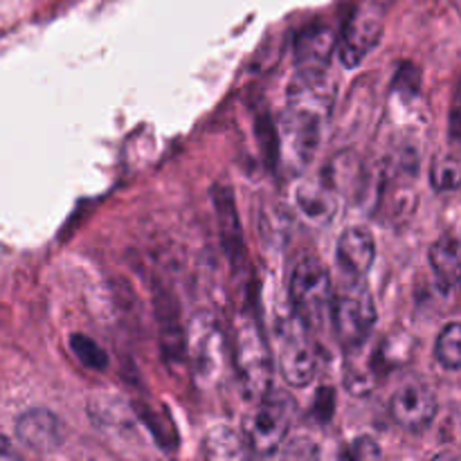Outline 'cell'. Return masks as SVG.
Here are the masks:
<instances>
[{"label": "cell", "mask_w": 461, "mask_h": 461, "mask_svg": "<svg viewBox=\"0 0 461 461\" xmlns=\"http://www.w3.org/2000/svg\"><path fill=\"white\" fill-rule=\"evenodd\" d=\"M225 338L210 313H198L187 329V356L201 385H212L225 369Z\"/></svg>", "instance_id": "5b68a950"}, {"label": "cell", "mask_w": 461, "mask_h": 461, "mask_svg": "<svg viewBox=\"0 0 461 461\" xmlns=\"http://www.w3.org/2000/svg\"><path fill=\"white\" fill-rule=\"evenodd\" d=\"M342 457L345 459H381L383 450L374 437H358V439L351 441L345 450H342Z\"/></svg>", "instance_id": "7402d4cb"}, {"label": "cell", "mask_w": 461, "mask_h": 461, "mask_svg": "<svg viewBox=\"0 0 461 461\" xmlns=\"http://www.w3.org/2000/svg\"><path fill=\"white\" fill-rule=\"evenodd\" d=\"M338 39L327 25H311L295 39L297 70H327Z\"/></svg>", "instance_id": "5bb4252c"}, {"label": "cell", "mask_w": 461, "mask_h": 461, "mask_svg": "<svg viewBox=\"0 0 461 461\" xmlns=\"http://www.w3.org/2000/svg\"><path fill=\"white\" fill-rule=\"evenodd\" d=\"M279 367L293 387H306L318 374V354L309 338L300 331L284 333L279 347Z\"/></svg>", "instance_id": "8fae6325"}, {"label": "cell", "mask_w": 461, "mask_h": 461, "mask_svg": "<svg viewBox=\"0 0 461 461\" xmlns=\"http://www.w3.org/2000/svg\"><path fill=\"white\" fill-rule=\"evenodd\" d=\"M383 16H385V7H381L378 0H369V5H363L351 14L338 39V57L342 66L358 68L381 43Z\"/></svg>", "instance_id": "8992f818"}, {"label": "cell", "mask_w": 461, "mask_h": 461, "mask_svg": "<svg viewBox=\"0 0 461 461\" xmlns=\"http://www.w3.org/2000/svg\"><path fill=\"white\" fill-rule=\"evenodd\" d=\"M448 135L450 142L461 147V77L455 88L453 104H450V115H448Z\"/></svg>", "instance_id": "cb8c5ba5"}, {"label": "cell", "mask_w": 461, "mask_h": 461, "mask_svg": "<svg viewBox=\"0 0 461 461\" xmlns=\"http://www.w3.org/2000/svg\"><path fill=\"white\" fill-rule=\"evenodd\" d=\"M430 183L437 192H455L461 187V156L444 153L432 162Z\"/></svg>", "instance_id": "d6986e66"}, {"label": "cell", "mask_w": 461, "mask_h": 461, "mask_svg": "<svg viewBox=\"0 0 461 461\" xmlns=\"http://www.w3.org/2000/svg\"><path fill=\"white\" fill-rule=\"evenodd\" d=\"M246 441L230 428L219 426L207 432L203 441V453L207 459H241L246 457Z\"/></svg>", "instance_id": "ac0fdd59"}, {"label": "cell", "mask_w": 461, "mask_h": 461, "mask_svg": "<svg viewBox=\"0 0 461 461\" xmlns=\"http://www.w3.org/2000/svg\"><path fill=\"white\" fill-rule=\"evenodd\" d=\"M232 363L243 394L248 399H261L270 387L273 363L264 333L252 315H241L234 324Z\"/></svg>", "instance_id": "7a4b0ae2"}, {"label": "cell", "mask_w": 461, "mask_h": 461, "mask_svg": "<svg viewBox=\"0 0 461 461\" xmlns=\"http://www.w3.org/2000/svg\"><path fill=\"white\" fill-rule=\"evenodd\" d=\"M212 201L216 207V223H219L221 243H223V252L232 264H241L246 257V246H243V232L241 221H239L237 205H234V194L230 187L212 189Z\"/></svg>", "instance_id": "7c38bea8"}, {"label": "cell", "mask_w": 461, "mask_h": 461, "mask_svg": "<svg viewBox=\"0 0 461 461\" xmlns=\"http://www.w3.org/2000/svg\"><path fill=\"white\" fill-rule=\"evenodd\" d=\"M320 131H322V122L284 111L282 129L277 135L279 158L286 162L288 169L302 171L309 165L320 147Z\"/></svg>", "instance_id": "ba28073f"}, {"label": "cell", "mask_w": 461, "mask_h": 461, "mask_svg": "<svg viewBox=\"0 0 461 461\" xmlns=\"http://www.w3.org/2000/svg\"><path fill=\"white\" fill-rule=\"evenodd\" d=\"M21 455L14 450V444L5 435H0V459H18Z\"/></svg>", "instance_id": "d4e9b609"}, {"label": "cell", "mask_w": 461, "mask_h": 461, "mask_svg": "<svg viewBox=\"0 0 461 461\" xmlns=\"http://www.w3.org/2000/svg\"><path fill=\"white\" fill-rule=\"evenodd\" d=\"M70 349L77 356L84 367L95 369V372H104L108 367V356L93 338L84 336V333H72L70 336Z\"/></svg>", "instance_id": "44dd1931"}, {"label": "cell", "mask_w": 461, "mask_h": 461, "mask_svg": "<svg viewBox=\"0 0 461 461\" xmlns=\"http://www.w3.org/2000/svg\"><path fill=\"white\" fill-rule=\"evenodd\" d=\"M435 356L441 367L461 369V322H450L441 329L435 345Z\"/></svg>", "instance_id": "ffe728a7"}, {"label": "cell", "mask_w": 461, "mask_h": 461, "mask_svg": "<svg viewBox=\"0 0 461 461\" xmlns=\"http://www.w3.org/2000/svg\"><path fill=\"white\" fill-rule=\"evenodd\" d=\"M291 302L297 320L309 329H320L331 315L333 288L329 270L315 257L300 261L291 277Z\"/></svg>", "instance_id": "277c9868"}, {"label": "cell", "mask_w": 461, "mask_h": 461, "mask_svg": "<svg viewBox=\"0 0 461 461\" xmlns=\"http://www.w3.org/2000/svg\"><path fill=\"white\" fill-rule=\"evenodd\" d=\"M376 304L363 279L347 275L345 282L333 291L331 302L333 329L340 345L345 349L363 347L376 327Z\"/></svg>", "instance_id": "6da1fadb"}, {"label": "cell", "mask_w": 461, "mask_h": 461, "mask_svg": "<svg viewBox=\"0 0 461 461\" xmlns=\"http://www.w3.org/2000/svg\"><path fill=\"white\" fill-rule=\"evenodd\" d=\"M90 417L97 423L99 430L104 432H131L133 428V421L129 417V410L126 405H122V401L113 399V396H104L102 401H93L90 403Z\"/></svg>", "instance_id": "e0dca14e"}, {"label": "cell", "mask_w": 461, "mask_h": 461, "mask_svg": "<svg viewBox=\"0 0 461 461\" xmlns=\"http://www.w3.org/2000/svg\"><path fill=\"white\" fill-rule=\"evenodd\" d=\"M336 102V84L327 70H297L286 95V111L324 122Z\"/></svg>", "instance_id": "52a82bcc"}, {"label": "cell", "mask_w": 461, "mask_h": 461, "mask_svg": "<svg viewBox=\"0 0 461 461\" xmlns=\"http://www.w3.org/2000/svg\"><path fill=\"white\" fill-rule=\"evenodd\" d=\"M374 259H376V241L372 232L358 225L347 228L338 241V264L342 266L345 275L363 277L369 273Z\"/></svg>", "instance_id": "4fadbf2b"}, {"label": "cell", "mask_w": 461, "mask_h": 461, "mask_svg": "<svg viewBox=\"0 0 461 461\" xmlns=\"http://www.w3.org/2000/svg\"><path fill=\"white\" fill-rule=\"evenodd\" d=\"M428 259L441 291L448 293L461 286V243L457 239L448 234L437 239L430 246Z\"/></svg>", "instance_id": "9a60e30c"}, {"label": "cell", "mask_w": 461, "mask_h": 461, "mask_svg": "<svg viewBox=\"0 0 461 461\" xmlns=\"http://www.w3.org/2000/svg\"><path fill=\"white\" fill-rule=\"evenodd\" d=\"M16 437L25 448L48 455L61 448L66 441V428L50 410L32 408L16 419Z\"/></svg>", "instance_id": "30bf717a"}, {"label": "cell", "mask_w": 461, "mask_h": 461, "mask_svg": "<svg viewBox=\"0 0 461 461\" xmlns=\"http://www.w3.org/2000/svg\"><path fill=\"white\" fill-rule=\"evenodd\" d=\"M437 396L423 381H408L392 396V417L403 430L421 432L435 421Z\"/></svg>", "instance_id": "9c48e42d"}, {"label": "cell", "mask_w": 461, "mask_h": 461, "mask_svg": "<svg viewBox=\"0 0 461 461\" xmlns=\"http://www.w3.org/2000/svg\"><path fill=\"white\" fill-rule=\"evenodd\" d=\"M336 185L324 176L320 180H311L297 189V205L309 219L329 221L336 214L338 194Z\"/></svg>", "instance_id": "2e32d148"}, {"label": "cell", "mask_w": 461, "mask_h": 461, "mask_svg": "<svg viewBox=\"0 0 461 461\" xmlns=\"http://www.w3.org/2000/svg\"><path fill=\"white\" fill-rule=\"evenodd\" d=\"M419 86H421V72L412 63H403L401 70L394 77V90L396 93L405 95V97H412L419 93Z\"/></svg>", "instance_id": "603a6c76"}, {"label": "cell", "mask_w": 461, "mask_h": 461, "mask_svg": "<svg viewBox=\"0 0 461 461\" xmlns=\"http://www.w3.org/2000/svg\"><path fill=\"white\" fill-rule=\"evenodd\" d=\"M295 414V401L284 390H268L246 419V444L257 455H273L282 448Z\"/></svg>", "instance_id": "3957f363"}]
</instances>
